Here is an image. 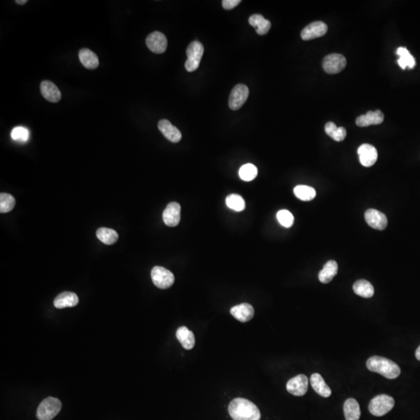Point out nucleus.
<instances>
[{
  "label": "nucleus",
  "instance_id": "1a4fd4ad",
  "mask_svg": "<svg viewBox=\"0 0 420 420\" xmlns=\"http://www.w3.org/2000/svg\"><path fill=\"white\" fill-rule=\"evenodd\" d=\"M146 44L154 53L162 54L167 50L168 39L163 33L154 31L149 34L146 39Z\"/></svg>",
  "mask_w": 420,
  "mask_h": 420
},
{
  "label": "nucleus",
  "instance_id": "c9c22d12",
  "mask_svg": "<svg viewBox=\"0 0 420 420\" xmlns=\"http://www.w3.org/2000/svg\"><path fill=\"white\" fill-rule=\"evenodd\" d=\"M241 0H224L222 2L223 7L227 11H231L234 7L241 4Z\"/></svg>",
  "mask_w": 420,
  "mask_h": 420
},
{
  "label": "nucleus",
  "instance_id": "f03ea898",
  "mask_svg": "<svg viewBox=\"0 0 420 420\" xmlns=\"http://www.w3.org/2000/svg\"><path fill=\"white\" fill-rule=\"evenodd\" d=\"M367 369L378 373L388 379H395L401 374L399 366L384 357L374 356L367 361Z\"/></svg>",
  "mask_w": 420,
  "mask_h": 420
},
{
  "label": "nucleus",
  "instance_id": "473e14b6",
  "mask_svg": "<svg viewBox=\"0 0 420 420\" xmlns=\"http://www.w3.org/2000/svg\"><path fill=\"white\" fill-rule=\"evenodd\" d=\"M16 205V200L13 195L8 193L0 194V212L2 214L11 212Z\"/></svg>",
  "mask_w": 420,
  "mask_h": 420
},
{
  "label": "nucleus",
  "instance_id": "412c9836",
  "mask_svg": "<svg viewBox=\"0 0 420 420\" xmlns=\"http://www.w3.org/2000/svg\"><path fill=\"white\" fill-rule=\"evenodd\" d=\"M250 25L255 28L257 34L265 35L271 28V23L261 14H253L248 20Z\"/></svg>",
  "mask_w": 420,
  "mask_h": 420
},
{
  "label": "nucleus",
  "instance_id": "a211bd4d",
  "mask_svg": "<svg viewBox=\"0 0 420 420\" xmlns=\"http://www.w3.org/2000/svg\"><path fill=\"white\" fill-rule=\"evenodd\" d=\"M231 314L234 318L244 323L252 319L255 314V310L251 304L244 303L233 307L231 309Z\"/></svg>",
  "mask_w": 420,
  "mask_h": 420
},
{
  "label": "nucleus",
  "instance_id": "4be33fe9",
  "mask_svg": "<svg viewBox=\"0 0 420 420\" xmlns=\"http://www.w3.org/2000/svg\"><path fill=\"white\" fill-rule=\"evenodd\" d=\"M177 338L185 349H191L195 346V338L193 332L190 331L187 327L182 326L178 328L176 332Z\"/></svg>",
  "mask_w": 420,
  "mask_h": 420
},
{
  "label": "nucleus",
  "instance_id": "dca6fc26",
  "mask_svg": "<svg viewBox=\"0 0 420 420\" xmlns=\"http://www.w3.org/2000/svg\"><path fill=\"white\" fill-rule=\"evenodd\" d=\"M40 89L43 97L51 103H57L62 98V94L57 86L49 81H44L41 83Z\"/></svg>",
  "mask_w": 420,
  "mask_h": 420
},
{
  "label": "nucleus",
  "instance_id": "f704fd0d",
  "mask_svg": "<svg viewBox=\"0 0 420 420\" xmlns=\"http://www.w3.org/2000/svg\"><path fill=\"white\" fill-rule=\"evenodd\" d=\"M29 135L28 129L22 126L15 127L11 132V137L17 142H27L29 138Z\"/></svg>",
  "mask_w": 420,
  "mask_h": 420
},
{
  "label": "nucleus",
  "instance_id": "bb28decb",
  "mask_svg": "<svg viewBox=\"0 0 420 420\" xmlns=\"http://www.w3.org/2000/svg\"><path fill=\"white\" fill-rule=\"evenodd\" d=\"M397 55L399 56L398 63L402 69H405L407 67L413 68L415 65V60L414 57L409 53L406 48L400 47L397 50Z\"/></svg>",
  "mask_w": 420,
  "mask_h": 420
},
{
  "label": "nucleus",
  "instance_id": "c85d7f7f",
  "mask_svg": "<svg viewBox=\"0 0 420 420\" xmlns=\"http://www.w3.org/2000/svg\"><path fill=\"white\" fill-rule=\"evenodd\" d=\"M325 131L328 136L331 137L332 139L336 142H342L346 137V130L344 127L336 126L335 123L329 121L325 125Z\"/></svg>",
  "mask_w": 420,
  "mask_h": 420
},
{
  "label": "nucleus",
  "instance_id": "a878e982",
  "mask_svg": "<svg viewBox=\"0 0 420 420\" xmlns=\"http://www.w3.org/2000/svg\"><path fill=\"white\" fill-rule=\"evenodd\" d=\"M353 289L357 295L364 297V298H371L374 294V287L367 280H358L354 284Z\"/></svg>",
  "mask_w": 420,
  "mask_h": 420
},
{
  "label": "nucleus",
  "instance_id": "f3484780",
  "mask_svg": "<svg viewBox=\"0 0 420 420\" xmlns=\"http://www.w3.org/2000/svg\"><path fill=\"white\" fill-rule=\"evenodd\" d=\"M384 115L380 110L370 111L365 115H361L356 120V124L359 127H367L370 125H380L384 121Z\"/></svg>",
  "mask_w": 420,
  "mask_h": 420
},
{
  "label": "nucleus",
  "instance_id": "f257e3e1",
  "mask_svg": "<svg viewBox=\"0 0 420 420\" xmlns=\"http://www.w3.org/2000/svg\"><path fill=\"white\" fill-rule=\"evenodd\" d=\"M228 411L234 420H260L261 418L258 407L245 398L233 400L228 407Z\"/></svg>",
  "mask_w": 420,
  "mask_h": 420
},
{
  "label": "nucleus",
  "instance_id": "4468645a",
  "mask_svg": "<svg viewBox=\"0 0 420 420\" xmlns=\"http://www.w3.org/2000/svg\"><path fill=\"white\" fill-rule=\"evenodd\" d=\"M164 224L168 227H176L181 221V205L178 202H171L163 213Z\"/></svg>",
  "mask_w": 420,
  "mask_h": 420
},
{
  "label": "nucleus",
  "instance_id": "cd10ccee",
  "mask_svg": "<svg viewBox=\"0 0 420 420\" xmlns=\"http://www.w3.org/2000/svg\"><path fill=\"white\" fill-rule=\"evenodd\" d=\"M96 234L98 239L107 245L115 244L118 239V233L115 230L106 228V227H101L97 231Z\"/></svg>",
  "mask_w": 420,
  "mask_h": 420
},
{
  "label": "nucleus",
  "instance_id": "0eeeda50",
  "mask_svg": "<svg viewBox=\"0 0 420 420\" xmlns=\"http://www.w3.org/2000/svg\"><path fill=\"white\" fill-rule=\"evenodd\" d=\"M346 65V59L341 54H330L324 58L322 66L328 74H337L342 72Z\"/></svg>",
  "mask_w": 420,
  "mask_h": 420
},
{
  "label": "nucleus",
  "instance_id": "9b49d317",
  "mask_svg": "<svg viewBox=\"0 0 420 420\" xmlns=\"http://www.w3.org/2000/svg\"><path fill=\"white\" fill-rule=\"evenodd\" d=\"M308 389V378L304 374H299L287 382V390L295 396H303Z\"/></svg>",
  "mask_w": 420,
  "mask_h": 420
},
{
  "label": "nucleus",
  "instance_id": "39448f33",
  "mask_svg": "<svg viewBox=\"0 0 420 420\" xmlns=\"http://www.w3.org/2000/svg\"><path fill=\"white\" fill-rule=\"evenodd\" d=\"M395 406V400L388 395H380L374 397L369 404V410L375 416H383Z\"/></svg>",
  "mask_w": 420,
  "mask_h": 420
},
{
  "label": "nucleus",
  "instance_id": "b1692460",
  "mask_svg": "<svg viewBox=\"0 0 420 420\" xmlns=\"http://www.w3.org/2000/svg\"><path fill=\"white\" fill-rule=\"evenodd\" d=\"M338 272V264L334 260H330L324 265V268L318 274V278L322 284H328L333 279Z\"/></svg>",
  "mask_w": 420,
  "mask_h": 420
},
{
  "label": "nucleus",
  "instance_id": "20e7f679",
  "mask_svg": "<svg viewBox=\"0 0 420 420\" xmlns=\"http://www.w3.org/2000/svg\"><path fill=\"white\" fill-rule=\"evenodd\" d=\"M203 54L204 47L202 43L195 41L189 44L186 50L188 59L185 64V68L188 72H194L198 68Z\"/></svg>",
  "mask_w": 420,
  "mask_h": 420
},
{
  "label": "nucleus",
  "instance_id": "ddd939ff",
  "mask_svg": "<svg viewBox=\"0 0 420 420\" xmlns=\"http://www.w3.org/2000/svg\"><path fill=\"white\" fill-rule=\"evenodd\" d=\"M365 220L370 227L378 231H383L388 226L386 216L374 208H370L366 211Z\"/></svg>",
  "mask_w": 420,
  "mask_h": 420
},
{
  "label": "nucleus",
  "instance_id": "9d476101",
  "mask_svg": "<svg viewBox=\"0 0 420 420\" xmlns=\"http://www.w3.org/2000/svg\"><path fill=\"white\" fill-rule=\"evenodd\" d=\"M327 31L328 26L326 24L322 21H314L302 30L301 36L304 41H309L324 36Z\"/></svg>",
  "mask_w": 420,
  "mask_h": 420
},
{
  "label": "nucleus",
  "instance_id": "4c0bfd02",
  "mask_svg": "<svg viewBox=\"0 0 420 420\" xmlns=\"http://www.w3.org/2000/svg\"><path fill=\"white\" fill-rule=\"evenodd\" d=\"M28 1L27 0H17L16 1V4H19V5H24V4H27Z\"/></svg>",
  "mask_w": 420,
  "mask_h": 420
},
{
  "label": "nucleus",
  "instance_id": "72a5a7b5",
  "mask_svg": "<svg viewBox=\"0 0 420 420\" xmlns=\"http://www.w3.org/2000/svg\"><path fill=\"white\" fill-rule=\"evenodd\" d=\"M277 219L283 227L290 228L294 224V218L293 214L287 209H282L277 214Z\"/></svg>",
  "mask_w": 420,
  "mask_h": 420
},
{
  "label": "nucleus",
  "instance_id": "6ab92c4d",
  "mask_svg": "<svg viewBox=\"0 0 420 420\" xmlns=\"http://www.w3.org/2000/svg\"><path fill=\"white\" fill-rule=\"evenodd\" d=\"M79 303L78 296L73 292H63L57 296L54 306L58 309L75 307Z\"/></svg>",
  "mask_w": 420,
  "mask_h": 420
},
{
  "label": "nucleus",
  "instance_id": "aec40b11",
  "mask_svg": "<svg viewBox=\"0 0 420 420\" xmlns=\"http://www.w3.org/2000/svg\"><path fill=\"white\" fill-rule=\"evenodd\" d=\"M311 384L315 392L318 393L321 397L328 398L331 396V390L325 383V380L323 379L321 374L318 373L312 374L311 377Z\"/></svg>",
  "mask_w": 420,
  "mask_h": 420
},
{
  "label": "nucleus",
  "instance_id": "2f4dec72",
  "mask_svg": "<svg viewBox=\"0 0 420 420\" xmlns=\"http://www.w3.org/2000/svg\"><path fill=\"white\" fill-rule=\"evenodd\" d=\"M226 203L230 208L238 212H241L245 208L244 200L241 195L237 194L228 195L226 199Z\"/></svg>",
  "mask_w": 420,
  "mask_h": 420
},
{
  "label": "nucleus",
  "instance_id": "423d86ee",
  "mask_svg": "<svg viewBox=\"0 0 420 420\" xmlns=\"http://www.w3.org/2000/svg\"><path fill=\"white\" fill-rule=\"evenodd\" d=\"M153 283L158 288L165 290L174 283V275L171 271L161 266H155L151 271Z\"/></svg>",
  "mask_w": 420,
  "mask_h": 420
},
{
  "label": "nucleus",
  "instance_id": "2eb2a0df",
  "mask_svg": "<svg viewBox=\"0 0 420 420\" xmlns=\"http://www.w3.org/2000/svg\"><path fill=\"white\" fill-rule=\"evenodd\" d=\"M158 128L165 138L171 142H180L181 139V132L178 128L173 125L168 120L162 119L158 122Z\"/></svg>",
  "mask_w": 420,
  "mask_h": 420
},
{
  "label": "nucleus",
  "instance_id": "7c9ffc66",
  "mask_svg": "<svg viewBox=\"0 0 420 420\" xmlns=\"http://www.w3.org/2000/svg\"><path fill=\"white\" fill-rule=\"evenodd\" d=\"M258 175V169L251 164H244L240 168L239 176L243 181H251Z\"/></svg>",
  "mask_w": 420,
  "mask_h": 420
},
{
  "label": "nucleus",
  "instance_id": "f8f14e48",
  "mask_svg": "<svg viewBox=\"0 0 420 420\" xmlns=\"http://www.w3.org/2000/svg\"><path fill=\"white\" fill-rule=\"evenodd\" d=\"M360 162L364 167L370 168L374 165L378 160V151L371 144H363L358 149Z\"/></svg>",
  "mask_w": 420,
  "mask_h": 420
},
{
  "label": "nucleus",
  "instance_id": "e433bc0d",
  "mask_svg": "<svg viewBox=\"0 0 420 420\" xmlns=\"http://www.w3.org/2000/svg\"><path fill=\"white\" fill-rule=\"evenodd\" d=\"M415 357H416L418 361H420V345L417 348L416 351H415Z\"/></svg>",
  "mask_w": 420,
  "mask_h": 420
},
{
  "label": "nucleus",
  "instance_id": "5701e85b",
  "mask_svg": "<svg viewBox=\"0 0 420 420\" xmlns=\"http://www.w3.org/2000/svg\"><path fill=\"white\" fill-rule=\"evenodd\" d=\"M79 58L83 65L88 69H94L99 65L98 55L88 48H82L79 52Z\"/></svg>",
  "mask_w": 420,
  "mask_h": 420
},
{
  "label": "nucleus",
  "instance_id": "7ed1b4c3",
  "mask_svg": "<svg viewBox=\"0 0 420 420\" xmlns=\"http://www.w3.org/2000/svg\"><path fill=\"white\" fill-rule=\"evenodd\" d=\"M61 408L62 403L58 398L48 397L43 400L38 406L37 417L39 420H51L59 413Z\"/></svg>",
  "mask_w": 420,
  "mask_h": 420
},
{
  "label": "nucleus",
  "instance_id": "393cba45",
  "mask_svg": "<svg viewBox=\"0 0 420 420\" xmlns=\"http://www.w3.org/2000/svg\"><path fill=\"white\" fill-rule=\"evenodd\" d=\"M345 420H359L361 418V408L357 400L348 398L343 406Z\"/></svg>",
  "mask_w": 420,
  "mask_h": 420
},
{
  "label": "nucleus",
  "instance_id": "c756f323",
  "mask_svg": "<svg viewBox=\"0 0 420 420\" xmlns=\"http://www.w3.org/2000/svg\"><path fill=\"white\" fill-rule=\"evenodd\" d=\"M294 195L302 201H311L316 196V191L312 187L307 185H297L294 188Z\"/></svg>",
  "mask_w": 420,
  "mask_h": 420
},
{
  "label": "nucleus",
  "instance_id": "6e6552de",
  "mask_svg": "<svg viewBox=\"0 0 420 420\" xmlns=\"http://www.w3.org/2000/svg\"><path fill=\"white\" fill-rule=\"evenodd\" d=\"M248 87L244 84H238L233 88L229 98V107L233 111L240 109L248 100Z\"/></svg>",
  "mask_w": 420,
  "mask_h": 420
}]
</instances>
